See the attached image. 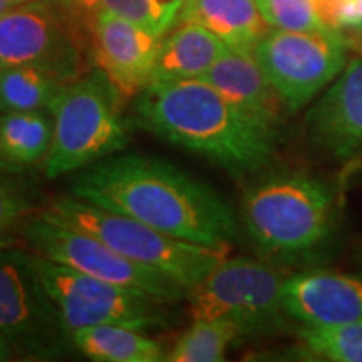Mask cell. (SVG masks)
<instances>
[{
  "label": "cell",
  "mask_w": 362,
  "mask_h": 362,
  "mask_svg": "<svg viewBox=\"0 0 362 362\" xmlns=\"http://www.w3.org/2000/svg\"><path fill=\"white\" fill-rule=\"evenodd\" d=\"M242 218L248 237L267 255L309 260L336 237L339 193L332 183L304 171H279L245 192Z\"/></svg>",
  "instance_id": "3957f363"
},
{
  "label": "cell",
  "mask_w": 362,
  "mask_h": 362,
  "mask_svg": "<svg viewBox=\"0 0 362 362\" xmlns=\"http://www.w3.org/2000/svg\"><path fill=\"white\" fill-rule=\"evenodd\" d=\"M202 79L214 86L226 101L279 143L285 116L291 112L253 54L228 49Z\"/></svg>",
  "instance_id": "9a60e30c"
},
{
  "label": "cell",
  "mask_w": 362,
  "mask_h": 362,
  "mask_svg": "<svg viewBox=\"0 0 362 362\" xmlns=\"http://www.w3.org/2000/svg\"><path fill=\"white\" fill-rule=\"evenodd\" d=\"M280 272L247 257L221 260L187 293L192 320H225L242 339L279 334L291 317L282 305Z\"/></svg>",
  "instance_id": "8992f818"
},
{
  "label": "cell",
  "mask_w": 362,
  "mask_h": 362,
  "mask_svg": "<svg viewBox=\"0 0 362 362\" xmlns=\"http://www.w3.org/2000/svg\"><path fill=\"white\" fill-rule=\"evenodd\" d=\"M264 21L270 29L327 33L314 0H255Z\"/></svg>",
  "instance_id": "603a6c76"
},
{
  "label": "cell",
  "mask_w": 362,
  "mask_h": 362,
  "mask_svg": "<svg viewBox=\"0 0 362 362\" xmlns=\"http://www.w3.org/2000/svg\"><path fill=\"white\" fill-rule=\"evenodd\" d=\"M96 61L121 98L146 89L161 37L144 27L99 8L93 21Z\"/></svg>",
  "instance_id": "5bb4252c"
},
{
  "label": "cell",
  "mask_w": 362,
  "mask_h": 362,
  "mask_svg": "<svg viewBox=\"0 0 362 362\" xmlns=\"http://www.w3.org/2000/svg\"><path fill=\"white\" fill-rule=\"evenodd\" d=\"M71 194L171 237L230 248L237 216L223 198L170 163L141 155L99 160L76 176Z\"/></svg>",
  "instance_id": "6da1fadb"
},
{
  "label": "cell",
  "mask_w": 362,
  "mask_h": 362,
  "mask_svg": "<svg viewBox=\"0 0 362 362\" xmlns=\"http://www.w3.org/2000/svg\"><path fill=\"white\" fill-rule=\"evenodd\" d=\"M33 66L64 81L79 78L83 59L47 2L19 4L0 17V69Z\"/></svg>",
  "instance_id": "8fae6325"
},
{
  "label": "cell",
  "mask_w": 362,
  "mask_h": 362,
  "mask_svg": "<svg viewBox=\"0 0 362 362\" xmlns=\"http://www.w3.org/2000/svg\"><path fill=\"white\" fill-rule=\"evenodd\" d=\"M226 51L228 47L214 33L194 22H183L161 39L151 83L202 79Z\"/></svg>",
  "instance_id": "e0dca14e"
},
{
  "label": "cell",
  "mask_w": 362,
  "mask_h": 362,
  "mask_svg": "<svg viewBox=\"0 0 362 362\" xmlns=\"http://www.w3.org/2000/svg\"><path fill=\"white\" fill-rule=\"evenodd\" d=\"M243 341L235 325L225 320H193L192 327L178 339L166 356L171 362H218L230 346Z\"/></svg>",
  "instance_id": "44dd1931"
},
{
  "label": "cell",
  "mask_w": 362,
  "mask_h": 362,
  "mask_svg": "<svg viewBox=\"0 0 362 362\" xmlns=\"http://www.w3.org/2000/svg\"><path fill=\"white\" fill-rule=\"evenodd\" d=\"M35 264L71 336L74 330L90 325H128L148 330L168 324V312L165 310L168 304L165 302L90 277L37 253Z\"/></svg>",
  "instance_id": "ba28073f"
},
{
  "label": "cell",
  "mask_w": 362,
  "mask_h": 362,
  "mask_svg": "<svg viewBox=\"0 0 362 362\" xmlns=\"http://www.w3.org/2000/svg\"><path fill=\"white\" fill-rule=\"evenodd\" d=\"M341 35L346 42L347 49H352L359 56H362V27H354V29H344Z\"/></svg>",
  "instance_id": "83f0119b"
},
{
  "label": "cell",
  "mask_w": 362,
  "mask_h": 362,
  "mask_svg": "<svg viewBox=\"0 0 362 362\" xmlns=\"http://www.w3.org/2000/svg\"><path fill=\"white\" fill-rule=\"evenodd\" d=\"M13 6H17L13 0H0V17H2L4 13H6L8 8H12Z\"/></svg>",
  "instance_id": "f546056e"
},
{
  "label": "cell",
  "mask_w": 362,
  "mask_h": 362,
  "mask_svg": "<svg viewBox=\"0 0 362 362\" xmlns=\"http://www.w3.org/2000/svg\"><path fill=\"white\" fill-rule=\"evenodd\" d=\"M52 143V116L45 111L0 112V163L29 166L44 161Z\"/></svg>",
  "instance_id": "d6986e66"
},
{
  "label": "cell",
  "mask_w": 362,
  "mask_h": 362,
  "mask_svg": "<svg viewBox=\"0 0 362 362\" xmlns=\"http://www.w3.org/2000/svg\"><path fill=\"white\" fill-rule=\"evenodd\" d=\"M354 27H362V0H349L341 19L339 33L344 29H354Z\"/></svg>",
  "instance_id": "4316f807"
},
{
  "label": "cell",
  "mask_w": 362,
  "mask_h": 362,
  "mask_svg": "<svg viewBox=\"0 0 362 362\" xmlns=\"http://www.w3.org/2000/svg\"><path fill=\"white\" fill-rule=\"evenodd\" d=\"M33 211L29 197L8 180L0 178V247L8 245L7 235Z\"/></svg>",
  "instance_id": "d4e9b609"
},
{
  "label": "cell",
  "mask_w": 362,
  "mask_h": 362,
  "mask_svg": "<svg viewBox=\"0 0 362 362\" xmlns=\"http://www.w3.org/2000/svg\"><path fill=\"white\" fill-rule=\"evenodd\" d=\"M119 99L101 69L64 84L49 107L52 143L44 160L47 178L72 173L124 149L129 129Z\"/></svg>",
  "instance_id": "5b68a950"
},
{
  "label": "cell",
  "mask_w": 362,
  "mask_h": 362,
  "mask_svg": "<svg viewBox=\"0 0 362 362\" xmlns=\"http://www.w3.org/2000/svg\"><path fill=\"white\" fill-rule=\"evenodd\" d=\"M11 352H12V349H11V347H8V344L6 342V339L0 336V362L7 361L8 357H11Z\"/></svg>",
  "instance_id": "f1b7e54d"
},
{
  "label": "cell",
  "mask_w": 362,
  "mask_h": 362,
  "mask_svg": "<svg viewBox=\"0 0 362 362\" xmlns=\"http://www.w3.org/2000/svg\"><path fill=\"white\" fill-rule=\"evenodd\" d=\"M13 2L17 4V6H19V4H25V2H33V0H13Z\"/></svg>",
  "instance_id": "1f68e13d"
},
{
  "label": "cell",
  "mask_w": 362,
  "mask_h": 362,
  "mask_svg": "<svg viewBox=\"0 0 362 362\" xmlns=\"http://www.w3.org/2000/svg\"><path fill=\"white\" fill-rule=\"evenodd\" d=\"M310 141L332 160H362V56L347 61L305 116Z\"/></svg>",
  "instance_id": "7c38bea8"
},
{
  "label": "cell",
  "mask_w": 362,
  "mask_h": 362,
  "mask_svg": "<svg viewBox=\"0 0 362 362\" xmlns=\"http://www.w3.org/2000/svg\"><path fill=\"white\" fill-rule=\"evenodd\" d=\"M42 215L90 233L126 259L168 275L187 293L225 260L230 252V248L175 238L131 216L90 205L74 194L56 198Z\"/></svg>",
  "instance_id": "277c9868"
},
{
  "label": "cell",
  "mask_w": 362,
  "mask_h": 362,
  "mask_svg": "<svg viewBox=\"0 0 362 362\" xmlns=\"http://www.w3.org/2000/svg\"><path fill=\"white\" fill-rule=\"evenodd\" d=\"M136 116L144 129L208 158L233 176L267 168L277 146L203 79L151 83L136 103Z\"/></svg>",
  "instance_id": "7a4b0ae2"
},
{
  "label": "cell",
  "mask_w": 362,
  "mask_h": 362,
  "mask_svg": "<svg viewBox=\"0 0 362 362\" xmlns=\"http://www.w3.org/2000/svg\"><path fill=\"white\" fill-rule=\"evenodd\" d=\"M25 238L37 255L90 277L121 285L165 304L187 297V291L168 275L136 264L90 233L49 220L44 215L27 225Z\"/></svg>",
  "instance_id": "30bf717a"
},
{
  "label": "cell",
  "mask_w": 362,
  "mask_h": 362,
  "mask_svg": "<svg viewBox=\"0 0 362 362\" xmlns=\"http://www.w3.org/2000/svg\"><path fill=\"white\" fill-rule=\"evenodd\" d=\"M72 344L86 357L99 362L166 361L160 342L128 325H90L72 332Z\"/></svg>",
  "instance_id": "ac0fdd59"
},
{
  "label": "cell",
  "mask_w": 362,
  "mask_h": 362,
  "mask_svg": "<svg viewBox=\"0 0 362 362\" xmlns=\"http://www.w3.org/2000/svg\"><path fill=\"white\" fill-rule=\"evenodd\" d=\"M183 22L200 24L228 49L248 54L270 30L255 0H187L175 19Z\"/></svg>",
  "instance_id": "2e32d148"
},
{
  "label": "cell",
  "mask_w": 362,
  "mask_h": 362,
  "mask_svg": "<svg viewBox=\"0 0 362 362\" xmlns=\"http://www.w3.org/2000/svg\"><path fill=\"white\" fill-rule=\"evenodd\" d=\"M282 305L302 327L362 322V272H298L284 280Z\"/></svg>",
  "instance_id": "4fadbf2b"
},
{
  "label": "cell",
  "mask_w": 362,
  "mask_h": 362,
  "mask_svg": "<svg viewBox=\"0 0 362 362\" xmlns=\"http://www.w3.org/2000/svg\"><path fill=\"white\" fill-rule=\"evenodd\" d=\"M307 354L330 362H362V322L302 327Z\"/></svg>",
  "instance_id": "7402d4cb"
},
{
  "label": "cell",
  "mask_w": 362,
  "mask_h": 362,
  "mask_svg": "<svg viewBox=\"0 0 362 362\" xmlns=\"http://www.w3.org/2000/svg\"><path fill=\"white\" fill-rule=\"evenodd\" d=\"M0 336L33 359H56L74 346L45 291L35 253L11 245L0 247Z\"/></svg>",
  "instance_id": "52a82bcc"
},
{
  "label": "cell",
  "mask_w": 362,
  "mask_h": 362,
  "mask_svg": "<svg viewBox=\"0 0 362 362\" xmlns=\"http://www.w3.org/2000/svg\"><path fill=\"white\" fill-rule=\"evenodd\" d=\"M252 54L291 115L314 103L349 61L347 45L337 30L270 29Z\"/></svg>",
  "instance_id": "9c48e42d"
},
{
  "label": "cell",
  "mask_w": 362,
  "mask_h": 362,
  "mask_svg": "<svg viewBox=\"0 0 362 362\" xmlns=\"http://www.w3.org/2000/svg\"><path fill=\"white\" fill-rule=\"evenodd\" d=\"M57 4L67 16L74 19L78 17V19L94 21L99 11V0H57Z\"/></svg>",
  "instance_id": "484cf974"
},
{
  "label": "cell",
  "mask_w": 362,
  "mask_h": 362,
  "mask_svg": "<svg viewBox=\"0 0 362 362\" xmlns=\"http://www.w3.org/2000/svg\"><path fill=\"white\" fill-rule=\"evenodd\" d=\"M64 81L33 66H12L0 69V112L49 111Z\"/></svg>",
  "instance_id": "ffe728a7"
},
{
  "label": "cell",
  "mask_w": 362,
  "mask_h": 362,
  "mask_svg": "<svg viewBox=\"0 0 362 362\" xmlns=\"http://www.w3.org/2000/svg\"><path fill=\"white\" fill-rule=\"evenodd\" d=\"M99 8L110 11L158 35L175 24L178 6L175 0H99Z\"/></svg>",
  "instance_id": "cb8c5ba5"
},
{
  "label": "cell",
  "mask_w": 362,
  "mask_h": 362,
  "mask_svg": "<svg viewBox=\"0 0 362 362\" xmlns=\"http://www.w3.org/2000/svg\"><path fill=\"white\" fill-rule=\"evenodd\" d=\"M185 2H187V0H175V4H176V6H178V8H181V6H183ZM178 12H180V11H178Z\"/></svg>",
  "instance_id": "4dcf8cb0"
}]
</instances>
